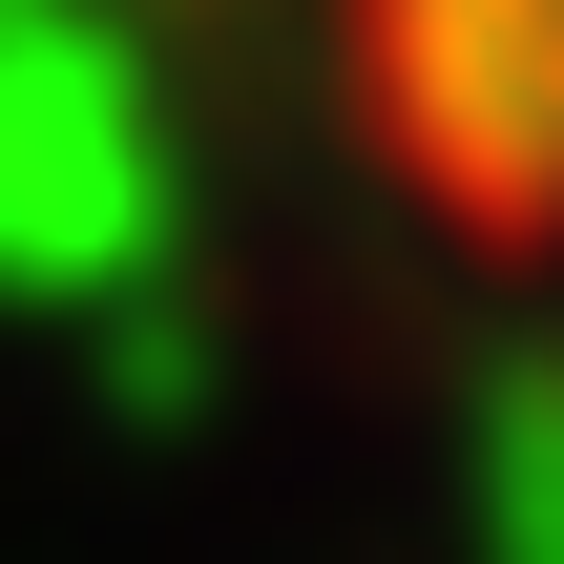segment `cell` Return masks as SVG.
<instances>
[{
  "instance_id": "6da1fadb",
  "label": "cell",
  "mask_w": 564,
  "mask_h": 564,
  "mask_svg": "<svg viewBox=\"0 0 564 564\" xmlns=\"http://www.w3.org/2000/svg\"><path fill=\"white\" fill-rule=\"evenodd\" d=\"M314 42L419 230L564 272V0H314Z\"/></svg>"
}]
</instances>
